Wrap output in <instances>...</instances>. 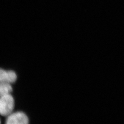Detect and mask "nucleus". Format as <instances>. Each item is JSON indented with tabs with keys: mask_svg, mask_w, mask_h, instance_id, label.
Here are the masks:
<instances>
[{
	"mask_svg": "<svg viewBox=\"0 0 124 124\" xmlns=\"http://www.w3.org/2000/svg\"><path fill=\"white\" fill-rule=\"evenodd\" d=\"M13 91V88L11 84L7 82H0V95H3L11 94Z\"/></svg>",
	"mask_w": 124,
	"mask_h": 124,
	"instance_id": "nucleus-4",
	"label": "nucleus"
},
{
	"mask_svg": "<svg viewBox=\"0 0 124 124\" xmlns=\"http://www.w3.org/2000/svg\"><path fill=\"white\" fill-rule=\"evenodd\" d=\"M17 80V75L13 71H6L1 69L0 70V82H7L12 84Z\"/></svg>",
	"mask_w": 124,
	"mask_h": 124,
	"instance_id": "nucleus-3",
	"label": "nucleus"
},
{
	"mask_svg": "<svg viewBox=\"0 0 124 124\" xmlns=\"http://www.w3.org/2000/svg\"><path fill=\"white\" fill-rule=\"evenodd\" d=\"M7 124H27L29 119L24 112H18L11 114L6 120Z\"/></svg>",
	"mask_w": 124,
	"mask_h": 124,
	"instance_id": "nucleus-2",
	"label": "nucleus"
},
{
	"mask_svg": "<svg viewBox=\"0 0 124 124\" xmlns=\"http://www.w3.org/2000/svg\"><path fill=\"white\" fill-rule=\"evenodd\" d=\"M15 105L13 97L11 94L0 96V113L3 116H9L12 113Z\"/></svg>",
	"mask_w": 124,
	"mask_h": 124,
	"instance_id": "nucleus-1",
	"label": "nucleus"
}]
</instances>
